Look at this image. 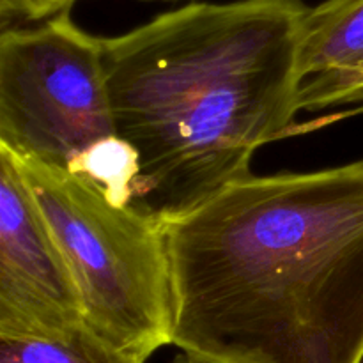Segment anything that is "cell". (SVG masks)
Segmentation results:
<instances>
[{
    "label": "cell",
    "mask_w": 363,
    "mask_h": 363,
    "mask_svg": "<svg viewBox=\"0 0 363 363\" xmlns=\"http://www.w3.org/2000/svg\"><path fill=\"white\" fill-rule=\"evenodd\" d=\"M172 346L213 363H360L363 160L233 181L163 225Z\"/></svg>",
    "instance_id": "1"
},
{
    "label": "cell",
    "mask_w": 363,
    "mask_h": 363,
    "mask_svg": "<svg viewBox=\"0 0 363 363\" xmlns=\"http://www.w3.org/2000/svg\"><path fill=\"white\" fill-rule=\"evenodd\" d=\"M303 0L191 2L101 38L117 137L138 172L131 208L162 225L252 174L298 133Z\"/></svg>",
    "instance_id": "2"
},
{
    "label": "cell",
    "mask_w": 363,
    "mask_h": 363,
    "mask_svg": "<svg viewBox=\"0 0 363 363\" xmlns=\"http://www.w3.org/2000/svg\"><path fill=\"white\" fill-rule=\"evenodd\" d=\"M13 158L69 266L85 321L145 360L172 344V287L162 223L113 202L87 177L34 158Z\"/></svg>",
    "instance_id": "3"
},
{
    "label": "cell",
    "mask_w": 363,
    "mask_h": 363,
    "mask_svg": "<svg viewBox=\"0 0 363 363\" xmlns=\"http://www.w3.org/2000/svg\"><path fill=\"white\" fill-rule=\"evenodd\" d=\"M117 137L101 38L69 11L0 34V145L57 169Z\"/></svg>",
    "instance_id": "4"
},
{
    "label": "cell",
    "mask_w": 363,
    "mask_h": 363,
    "mask_svg": "<svg viewBox=\"0 0 363 363\" xmlns=\"http://www.w3.org/2000/svg\"><path fill=\"white\" fill-rule=\"evenodd\" d=\"M71 269L9 149L0 145V330L84 321Z\"/></svg>",
    "instance_id": "5"
},
{
    "label": "cell",
    "mask_w": 363,
    "mask_h": 363,
    "mask_svg": "<svg viewBox=\"0 0 363 363\" xmlns=\"http://www.w3.org/2000/svg\"><path fill=\"white\" fill-rule=\"evenodd\" d=\"M363 110V0L311 7L300 45V110Z\"/></svg>",
    "instance_id": "6"
},
{
    "label": "cell",
    "mask_w": 363,
    "mask_h": 363,
    "mask_svg": "<svg viewBox=\"0 0 363 363\" xmlns=\"http://www.w3.org/2000/svg\"><path fill=\"white\" fill-rule=\"evenodd\" d=\"M0 363H145L116 346L87 321L66 326L0 330Z\"/></svg>",
    "instance_id": "7"
},
{
    "label": "cell",
    "mask_w": 363,
    "mask_h": 363,
    "mask_svg": "<svg viewBox=\"0 0 363 363\" xmlns=\"http://www.w3.org/2000/svg\"><path fill=\"white\" fill-rule=\"evenodd\" d=\"M78 0H0L2 28L14 21H45L71 11Z\"/></svg>",
    "instance_id": "8"
},
{
    "label": "cell",
    "mask_w": 363,
    "mask_h": 363,
    "mask_svg": "<svg viewBox=\"0 0 363 363\" xmlns=\"http://www.w3.org/2000/svg\"><path fill=\"white\" fill-rule=\"evenodd\" d=\"M177 363H213V362H206V360H201V358H195V357H190V354H184L183 358H181Z\"/></svg>",
    "instance_id": "9"
},
{
    "label": "cell",
    "mask_w": 363,
    "mask_h": 363,
    "mask_svg": "<svg viewBox=\"0 0 363 363\" xmlns=\"http://www.w3.org/2000/svg\"><path fill=\"white\" fill-rule=\"evenodd\" d=\"M360 363H363V357H362V360H360Z\"/></svg>",
    "instance_id": "10"
}]
</instances>
